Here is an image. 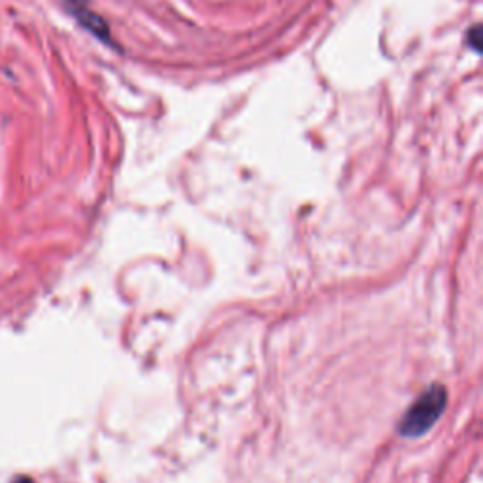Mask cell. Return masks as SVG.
Wrapping results in <instances>:
<instances>
[{
	"instance_id": "1",
	"label": "cell",
	"mask_w": 483,
	"mask_h": 483,
	"mask_svg": "<svg viewBox=\"0 0 483 483\" xmlns=\"http://www.w3.org/2000/svg\"><path fill=\"white\" fill-rule=\"evenodd\" d=\"M446 403L447 391L442 385L435 383L433 387H429L406 412L401 423V435L408 438H417L427 433L446 410Z\"/></svg>"
},
{
	"instance_id": "3",
	"label": "cell",
	"mask_w": 483,
	"mask_h": 483,
	"mask_svg": "<svg viewBox=\"0 0 483 483\" xmlns=\"http://www.w3.org/2000/svg\"><path fill=\"white\" fill-rule=\"evenodd\" d=\"M470 35H472V44H470V46L478 51L479 46H481V40H479V28H478V26L472 28V33H470Z\"/></svg>"
},
{
	"instance_id": "2",
	"label": "cell",
	"mask_w": 483,
	"mask_h": 483,
	"mask_svg": "<svg viewBox=\"0 0 483 483\" xmlns=\"http://www.w3.org/2000/svg\"><path fill=\"white\" fill-rule=\"evenodd\" d=\"M74 14H76L78 21L85 28H88L89 33H93L97 38H100L104 42H110V28H108V25H106L104 19H100L97 14H93L89 10H76Z\"/></svg>"
},
{
	"instance_id": "5",
	"label": "cell",
	"mask_w": 483,
	"mask_h": 483,
	"mask_svg": "<svg viewBox=\"0 0 483 483\" xmlns=\"http://www.w3.org/2000/svg\"><path fill=\"white\" fill-rule=\"evenodd\" d=\"M72 3H78V5H81V3H85V0H72Z\"/></svg>"
},
{
	"instance_id": "4",
	"label": "cell",
	"mask_w": 483,
	"mask_h": 483,
	"mask_svg": "<svg viewBox=\"0 0 483 483\" xmlns=\"http://www.w3.org/2000/svg\"><path fill=\"white\" fill-rule=\"evenodd\" d=\"M14 483H33V479H28V478H25V476H21V478H17Z\"/></svg>"
}]
</instances>
